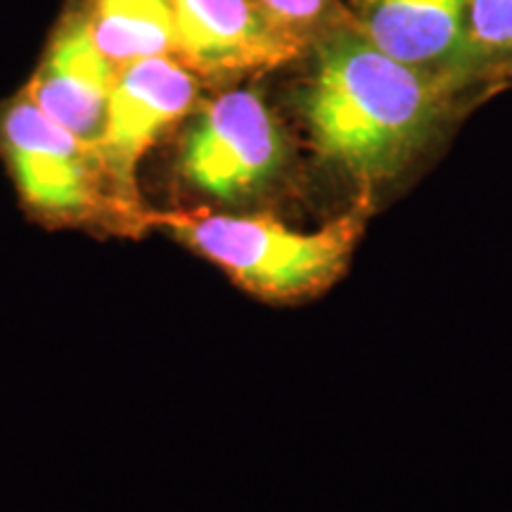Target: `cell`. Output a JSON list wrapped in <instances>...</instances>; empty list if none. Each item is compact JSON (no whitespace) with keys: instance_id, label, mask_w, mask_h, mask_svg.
Instances as JSON below:
<instances>
[{"instance_id":"cell-1","label":"cell","mask_w":512,"mask_h":512,"mask_svg":"<svg viewBox=\"0 0 512 512\" xmlns=\"http://www.w3.org/2000/svg\"><path fill=\"white\" fill-rule=\"evenodd\" d=\"M434 88L366 34L339 31L318 48L306 117L325 157L351 174L399 171L434 121Z\"/></svg>"},{"instance_id":"cell-2","label":"cell","mask_w":512,"mask_h":512,"mask_svg":"<svg viewBox=\"0 0 512 512\" xmlns=\"http://www.w3.org/2000/svg\"><path fill=\"white\" fill-rule=\"evenodd\" d=\"M176 235L233 275L247 290L264 297L290 299L323 290L342 273L356 226L342 219L304 233L264 216H228L209 211H164L145 221Z\"/></svg>"},{"instance_id":"cell-3","label":"cell","mask_w":512,"mask_h":512,"mask_svg":"<svg viewBox=\"0 0 512 512\" xmlns=\"http://www.w3.org/2000/svg\"><path fill=\"white\" fill-rule=\"evenodd\" d=\"M0 143L24 202L38 214L76 221L98 214L105 204L128 214L119 197H105L107 176L95 147L50 119L27 93L5 112Z\"/></svg>"},{"instance_id":"cell-4","label":"cell","mask_w":512,"mask_h":512,"mask_svg":"<svg viewBox=\"0 0 512 512\" xmlns=\"http://www.w3.org/2000/svg\"><path fill=\"white\" fill-rule=\"evenodd\" d=\"M195 95V72L171 55L145 57L117 69L95 152L114 195L140 219L147 214L136 204L140 159L166 128L188 114Z\"/></svg>"},{"instance_id":"cell-5","label":"cell","mask_w":512,"mask_h":512,"mask_svg":"<svg viewBox=\"0 0 512 512\" xmlns=\"http://www.w3.org/2000/svg\"><path fill=\"white\" fill-rule=\"evenodd\" d=\"M280 162L283 138L252 91H230L204 107L181 152L185 178L221 200L259 188Z\"/></svg>"},{"instance_id":"cell-6","label":"cell","mask_w":512,"mask_h":512,"mask_svg":"<svg viewBox=\"0 0 512 512\" xmlns=\"http://www.w3.org/2000/svg\"><path fill=\"white\" fill-rule=\"evenodd\" d=\"M174 57L190 72L230 74L268 69L299 53V34L254 0H171Z\"/></svg>"},{"instance_id":"cell-7","label":"cell","mask_w":512,"mask_h":512,"mask_svg":"<svg viewBox=\"0 0 512 512\" xmlns=\"http://www.w3.org/2000/svg\"><path fill=\"white\" fill-rule=\"evenodd\" d=\"M117 67L95 43L86 15L74 12L57 29L27 95L83 143L98 145Z\"/></svg>"},{"instance_id":"cell-8","label":"cell","mask_w":512,"mask_h":512,"mask_svg":"<svg viewBox=\"0 0 512 512\" xmlns=\"http://www.w3.org/2000/svg\"><path fill=\"white\" fill-rule=\"evenodd\" d=\"M363 27L377 48L415 69L456 64L470 50L467 0H363Z\"/></svg>"},{"instance_id":"cell-9","label":"cell","mask_w":512,"mask_h":512,"mask_svg":"<svg viewBox=\"0 0 512 512\" xmlns=\"http://www.w3.org/2000/svg\"><path fill=\"white\" fill-rule=\"evenodd\" d=\"M93 38L114 67L174 57V8L171 0H86Z\"/></svg>"},{"instance_id":"cell-10","label":"cell","mask_w":512,"mask_h":512,"mask_svg":"<svg viewBox=\"0 0 512 512\" xmlns=\"http://www.w3.org/2000/svg\"><path fill=\"white\" fill-rule=\"evenodd\" d=\"M467 41L484 53H512V0H467Z\"/></svg>"},{"instance_id":"cell-11","label":"cell","mask_w":512,"mask_h":512,"mask_svg":"<svg viewBox=\"0 0 512 512\" xmlns=\"http://www.w3.org/2000/svg\"><path fill=\"white\" fill-rule=\"evenodd\" d=\"M254 3L292 31L318 22V17L328 8V0H254Z\"/></svg>"}]
</instances>
